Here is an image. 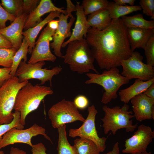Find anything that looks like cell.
<instances>
[{
  "mask_svg": "<svg viewBox=\"0 0 154 154\" xmlns=\"http://www.w3.org/2000/svg\"><path fill=\"white\" fill-rule=\"evenodd\" d=\"M133 114L139 121L152 119L154 120V99L149 98L143 93L131 100Z\"/></svg>",
  "mask_w": 154,
  "mask_h": 154,
  "instance_id": "cell-15",
  "label": "cell"
},
{
  "mask_svg": "<svg viewBox=\"0 0 154 154\" xmlns=\"http://www.w3.org/2000/svg\"><path fill=\"white\" fill-rule=\"evenodd\" d=\"M86 75L89 78L85 82L86 84H96L101 86L104 90L101 102L105 104L117 98V92L120 87L128 84L130 81L120 73L117 67L105 70L101 74L89 72Z\"/></svg>",
  "mask_w": 154,
  "mask_h": 154,
  "instance_id": "cell-4",
  "label": "cell"
},
{
  "mask_svg": "<svg viewBox=\"0 0 154 154\" xmlns=\"http://www.w3.org/2000/svg\"><path fill=\"white\" fill-rule=\"evenodd\" d=\"M67 45L66 54L62 58L71 71L83 74L92 70L99 74L94 66V57L85 38L71 41Z\"/></svg>",
  "mask_w": 154,
  "mask_h": 154,
  "instance_id": "cell-3",
  "label": "cell"
},
{
  "mask_svg": "<svg viewBox=\"0 0 154 154\" xmlns=\"http://www.w3.org/2000/svg\"><path fill=\"white\" fill-rule=\"evenodd\" d=\"M143 60L139 52H133L128 58L121 62V74L129 80L135 78L147 81L154 78V67L143 62Z\"/></svg>",
  "mask_w": 154,
  "mask_h": 154,
  "instance_id": "cell-9",
  "label": "cell"
},
{
  "mask_svg": "<svg viewBox=\"0 0 154 154\" xmlns=\"http://www.w3.org/2000/svg\"><path fill=\"white\" fill-rule=\"evenodd\" d=\"M143 93L148 97L154 99V83L150 86Z\"/></svg>",
  "mask_w": 154,
  "mask_h": 154,
  "instance_id": "cell-42",
  "label": "cell"
},
{
  "mask_svg": "<svg viewBox=\"0 0 154 154\" xmlns=\"http://www.w3.org/2000/svg\"><path fill=\"white\" fill-rule=\"evenodd\" d=\"M29 46L27 40L23 37L20 48L17 51L13 57L10 73L12 76H15L16 70L22 60L23 59L24 61L26 62L27 61V55L28 52Z\"/></svg>",
  "mask_w": 154,
  "mask_h": 154,
  "instance_id": "cell-27",
  "label": "cell"
},
{
  "mask_svg": "<svg viewBox=\"0 0 154 154\" xmlns=\"http://www.w3.org/2000/svg\"><path fill=\"white\" fill-rule=\"evenodd\" d=\"M128 38L132 52L137 48L144 49L146 44L154 35V29L127 28Z\"/></svg>",
  "mask_w": 154,
  "mask_h": 154,
  "instance_id": "cell-19",
  "label": "cell"
},
{
  "mask_svg": "<svg viewBox=\"0 0 154 154\" xmlns=\"http://www.w3.org/2000/svg\"><path fill=\"white\" fill-rule=\"evenodd\" d=\"M119 153V143L118 142H116L114 145L111 151L108 153L101 154H120Z\"/></svg>",
  "mask_w": 154,
  "mask_h": 154,
  "instance_id": "cell-43",
  "label": "cell"
},
{
  "mask_svg": "<svg viewBox=\"0 0 154 154\" xmlns=\"http://www.w3.org/2000/svg\"><path fill=\"white\" fill-rule=\"evenodd\" d=\"M78 108L83 110L86 108L89 105L88 99L85 96L80 95L76 97L73 102Z\"/></svg>",
  "mask_w": 154,
  "mask_h": 154,
  "instance_id": "cell-35",
  "label": "cell"
},
{
  "mask_svg": "<svg viewBox=\"0 0 154 154\" xmlns=\"http://www.w3.org/2000/svg\"><path fill=\"white\" fill-rule=\"evenodd\" d=\"M88 115L83 124L78 128L70 129L69 136L72 138L79 137L90 139L96 144L100 152H103L106 148V143L107 137H100L98 135L95 125L98 111L94 105L88 106Z\"/></svg>",
  "mask_w": 154,
  "mask_h": 154,
  "instance_id": "cell-10",
  "label": "cell"
},
{
  "mask_svg": "<svg viewBox=\"0 0 154 154\" xmlns=\"http://www.w3.org/2000/svg\"><path fill=\"white\" fill-rule=\"evenodd\" d=\"M60 13L57 11L50 12L49 15L41 22L35 27L25 31L22 35L27 40L29 45L28 52L31 53L35 44V40L41 30L46 24L54 20L56 17H59Z\"/></svg>",
  "mask_w": 154,
  "mask_h": 154,
  "instance_id": "cell-21",
  "label": "cell"
},
{
  "mask_svg": "<svg viewBox=\"0 0 154 154\" xmlns=\"http://www.w3.org/2000/svg\"><path fill=\"white\" fill-rule=\"evenodd\" d=\"M45 131V128L36 123L26 129L12 128L0 139V150L2 148L8 145L17 143L26 144L32 147L33 145L31 142L32 138L38 135H43L52 143L50 138L46 133Z\"/></svg>",
  "mask_w": 154,
  "mask_h": 154,
  "instance_id": "cell-11",
  "label": "cell"
},
{
  "mask_svg": "<svg viewBox=\"0 0 154 154\" xmlns=\"http://www.w3.org/2000/svg\"><path fill=\"white\" fill-rule=\"evenodd\" d=\"M134 154H152L151 152H147V151H146L143 152L137 153Z\"/></svg>",
  "mask_w": 154,
  "mask_h": 154,
  "instance_id": "cell-46",
  "label": "cell"
},
{
  "mask_svg": "<svg viewBox=\"0 0 154 154\" xmlns=\"http://www.w3.org/2000/svg\"><path fill=\"white\" fill-rule=\"evenodd\" d=\"M69 17L68 15L60 14L58 27L53 36V41L50 44L56 56L59 58H62L63 55L61 50L62 45L66 38L71 37V28L76 19L73 16L68 22Z\"/></svg>",
  "mask_w": 154,
  "mask_h": 154,
  "instance_id": "cell-14",
  "label": "cell"
},
{
  "mask_svg": "<svg viewBox=\"0 0 154 154\" xmlns=\"http://www.w3.org/2000/svg\"><path fill=\"white\" fill-rule=\"evenodd\" d=\"M48 115L54 128L76 121L83 122L85 120L74 102L64 99L53 105L49 109Z\"/></svg>",
  "mask_w": 154,
  "mask_h": 154,
  "instance_id": "cell-8",
  "label": "cell"
},
{
  "mask_svg": "<svg viewBox=\"0 0 154 154\" xmlns=\"http://www.w3.org/2000/svg\"><path fill=\"white\" fill-rule=\"evenodd\" d=\"M17 50L14 48H0V66L4 68H11L13 64V56Z\"/></svg>",
  "mask_w": 154,
  "mask_h": 154,
  "instance_id": "cell-30",
  "label": "cell"
},
{
  "mask_svg": "<svg viewBox=\"0 0 154 154\" xmlns=\"http://www.w3.org/2000/svg\"><path fill=\"white\" fill-rule=\"evenodd\" d=\"M66 2L67 7L66 10L67 12V15H68L69 17L71 18L73 17L71 13L72 12L76 11V6L74 5L70 0H66Z\"/></svg>",
  "mask_w": 154,
  "mask_h": 154,
  "instance_id": "cell-40",
  "label": "cell"
},
{
  "mask_svg": "<svg viewBox=\"0 0 154 154\" xmlns=\"http://www.w3.org/2000/svg\"><path fill=\"white\" fill-rule=\"evenodd\" d=\"M55 31L51 29L48 24L44 28L35 42L28 63L45 61L53 62L55 61L56 57L51 52L50 44L53 40L52 37Z\"/></svg>",
  "mask_w": 154,
  "mask_h": 154,
  "instance_id": "cell-13",
  "label": "cell"
},
{
  "mask_svg": "<svg viewBox=\"0 0 154 154\" xmlns=\"http://www.w3.org/2000/svg\"><path fill=\"white\" fill-rule=\"evenodd\" d=\"M112 20L107 9H102L91 14L88 15L87 19L89 27L99 31L108 27Z\"/></svg>",
  "mask_w": 154,
  "mask_h": 154,
  "instance_id": "cell-22",
  "label": "cell"
},
{
  "mask_svg": "<svg viewBox=\"0 0 154 154\" xmlns=\"http://www.w3.org/2000/svg\"><path fill=\"white\" fill-rule=\"evenodd\" d=\"M143 49L146 59V64L154 66V35L147 42Z\"/></svg>",
  "mask_w": 154,
  "mask_h": 154,
  "instance_id": "cell-32",
  "label": "cell"
},
{
  "mask_svg": "<svg viewBox=\"0 0 154 154\" xmlns=\"http://www.w3.org/2000/svg\"><path fill=\"white\" fill-rule=\"evenodd\" d=\"M55 11L65 15L67 14L66 10L63 9V8L56 7L51 0H41L38 6L29 15L23 29L25 31L35 27L42 20L41 17L45 14Z\"/></svg>",
  "mask_w": 154,
  "mask_h": 154,
  "instance_id": "cell-17",
  "label": "cell"
},
{
  "mask_svg": "<svg viewBox=\"0 0 154 154\" xmlns=\"http://www.w3.org/2000/svg\"><path fill=\"white\" fill-rule=\"evenodd\" d=\"M57 129L58 134L57 154H78L75 146L71 145L68 140L66 125H61Z\"/></svg>",
  "mask_w": 154,
  "mask_h": 154,
  "instance_id": "cell-25",
  "label": "cell"
},
{
  "mask_svg": "<svg viewBox=\"0 0 154 154\" xmlns=\"http://www.w3.org/2000/svg\"><path fill=\"white\" fill-rule=\"evenodd\" d=\"M76 19L72 35L69 39L62 44V47H65L70 42L86 38L88 30L90 28L88 25L86 16L79 2L76 1Z\"/></svg>",
  "mask_w": 154,
  "mask_h": 154,
  "instance_id": "cell-18",
  "label": "cell"
},
{
  "mask_svg": "<svg viewBox=\"0 0 154 154\" xmlns=\"http://www.w3.org/2000/svg\"><path fill=\"white\" fill-rule=\"evenodd\" d=\"M129 106L126 104L121 107L116 106L111 108L106 105L103 106L104 116L101 119L105 134L110 131L115 135L117 130L121 129H125L127 132L134 131L138 124H133L131 119L134 117L133 112L129 111Z\"/></svg>",
  "mask_w": 154,
  "mask_h": 154,
  "instance_id": "cell-5",
  "label": "cell"
},
{
  "mask_svg": "<svg viewBox=\"0 0 154 154\" xmlns=\"http://www.w3.org/2000/svg\"><path fill=\"white\" fill-rule=\"evenodd\" d=\"M11 72L10 68H0V86L11 76Z\"/></svg>",
  "mask_w": 154,
  "mask_h": 154,
  "instance_id": "cell-37",
  "label": "cell"
},
{
  "mask_svg": "<svg viewBox=\"0 0 154 154\" xmlns=\"http://www.w3.org/2000/svg\"><path fill=\"white\" fill-rule=\"evenodd\" d=\"M109 2L107 0H84L81 5L86 16L100 10L107 9Z\"/></svg>",
  "mask_w": 154,
  "mask_h": 154,
  "instance_id": "cell-28",
  "label": "cell"
},
{
  "mask_svg": "<svg viewBox=\"0 0 154 154\" xmlns=\"http://www.w3.org/2000/svg\"><path fill=\"white\" fill-rule=\"evenodd\" d=\"M121 18L127 28L154 29V20H146L144 19L142 14L141 13L132 16H124Z\"/></svg>",
  "mask_w": 154,
  "mask_h": 154,
  "instance_id": "cell-23",
  "label": "cell"
},
{
  "mask_svg": "<svg viewBox=\"0 0 154 154\" xmlns=\"http://www.w3.org/2000/svg\"><path fill=\"white\" fill-rule=\"evenodd\" d=\"M39 1L38 0H23V13L29 15L36 8Z\"/></svg>",
  "mask_w": 154,
  "mask_h": 154,
  "instance_id": "cell-36",
  "label": "cell"
},
{
  "mask_svg": "<svg viewBox=\"0 0 154 154\" xmlns=\"http://www.w3.org/2000/svg\"><path fill=\"white\" fill-rule=\"evenodd\" d=\"M114 2L117 5H125L126 4L130 6H133L135 1V0H114Z\"/></svg>",
  "mask_w": 154,
  "mask_h": 154,
  "instance_id": "cell-41",
  "label": "cell"
},
{
  "mask_svg": "<svg viewBox=\"0 0 154 154\" xmlns=\"http://www.w3.org/2000/svg\"><path fill=\"white\" fill-rule=\"evenodd\" d=\"M140 6L142 9L143 13L146 15L151 17L154 19V0H140Z\"/></svg>",
  "mask_w": 154,
  "mask_h": 154,
  "instance_id": "cell-33",
  "label": "cell"
},
{
  "mask_svg": "<svg viewBox=\"0 0 154 154\" xmlns=\"http://www.w3.org/2000/svg\"><path fill=\"white\" fill-rule=\"evenodd\" d=\"M45 64L44 61H40L34 63H27L24 61H21L15 74L20 83L31 79H35L40 81V85L49 81L51 86L52 79L54 76L56 75L62 71V68L56 66L52 69L48 70L42 68Z\"/></svg>",
  "mask_w": 154,
  "mask_h": 154,
  "instance_id": "cell-7",
  "label": "cell"
},
{
  "mask_svg": "<svg viewBox=\"0 0 154 154\" xmlns=\"http://www.w3.org/2000/svg\"><path fill=\"white\" fill-rule=\"evenodd\" d=\"M16 17L7 12L0 4V29L6 27L7 21H10L13 22Z\"/></svg>",
  "mask_w": 154,
  "mask_h": 154,
  "instance_id": "cell-34",
  "label": "cell"
},
{
  "mask_svg": "<svg viewBox=\"0 0 154 154\" xmlns=\"http://www.w3.org/2000/svg\"><path fill=\"white\" fill-rule=\"evenodd\" d=\"M20 83L16 76H11L0 87V125L11 123L13 118L12 112L18 91L28 82Z\"/></svg>",
  "mask_w": 154,
  "mask_h": 154,
  "instance_id": "cell-6",
  "label": "cell"
},
{
  "mask_svg": "<svg viewBox=\"0 0 154 154\" xmlns=\"http://www.w3.org/2000/svg\"><path fill=\"white\" fill-rule=\"evenodd\" d=\"M0 154H5V153L3 151L0 150Z\"/></svg>",
  "mask_w": 154,
  "mask_h": 154,
  "instance_id": "cell-47",
  "label": "cell"
},
{
  "mask_svg": "<svg viewBox=\"0 0 154 154\" xmlns=\"http://www.w3.org/2000/svg\"><path fill=\"white\" fill-rule=\"evenodd\" d=\"M29 15L23 13L16 17L9 26L0 29V33L11 44L13 48L17 51L23 41V30Z\"/></svg>",
  "mask_w": 154,
  "mask_h": 154,
  "instance_id": "cell-16",
  "label": "cell"
},
{
  "mask_svg": "<svg viewBox=\"0 0 154 154\" xmlns=\"http://www.w3.org/2000/svg\"><path fill=\"white\" fill-rule=\"evenodd\" d=\"M154 138V131L151 127L141 124L133 135L124 141L122 153L134 154L147 151L149 145Z\"/></svg>",
  "mask_w": 154,
  "mask_h": 154,
  "instance_id": "cell-12",
  "label": "cell"
},
{
  "mask_svg": "<svg viewBox=\"0 0 154 154\" xmlns=\"http://www.w3.org/2000/svg\"><path fill=\"white\" fill-rule=\"evenodd\" d=\"M13 118L12 121L9 123L0 125V139L8 131L13 128L19 129H23L24 125H22L20 122V114L15 111L13 114Z\"/></svg>",
  "mask_w": 154,
  "mask_h": 154,
  "instance_id": "cell-31",
  "label": "cell"
},
{
  "mask_svg": "<svg viewBox=\"0 0 154 154\" xmlns=\"http://www.w3.org/2000/svg\"><path fill=\"white\" fill-rule=\"evenodd\" d=\"M153 83H154V78L147 81L135 79L132 85L119 91L118 94L121 101L125 104H127L131 99L143 93Z\"/></svg>",
  "mask_w": 154,
  "mask_h": 154,
  "instance_id": "cell-20",
  "label": "cell"
},
{
  "mask_svg": "<svg viewBox=\"0 0 154 154\" xmlns=\"http://www.w3.org/2000/svg\"><path fill=\"white\" fill-rule=\"evenodd\" d=\"M112 19H117L133 12L141 10L139 5H121L113 2H109L107 8Z\"/></svg>",
  "mask_w": 154,
  "mask_h": 154,
  "instance_id": "cell-24",
  "label": "cell"
},
{
  "mask_svg": "<svg viewBox=\"0 0 154 154\" xmlns=\"http://www.w3.org/2000/svg\"><path fill=\"white\" fill-rule=\"evenodd\" d=\"M101 69L121 66V62L131 55L127 27L121 18L113 19L106 28L99 31L90 27L85 38Z\"/></svg>",
  "mask_w": 154,
  "mask_h": 154,
  "instance_id": "cell-1",
  "label": "cell"
},
{
  "mask_svg": "<svg viewBox=\"0 0 154 154\" xmlns=\"http://www.w3.org/2000/svg\"><path fill=\"white\" fill-rule=\"evenodd\" d=\"M13 48L11 44L0 33V48Z\"/></svg>",
  "mask_w": 154,
  "mask_h": 154,
  "instance_id": "cell-39",
  "label": "cell"
},
{
  "mask_svg": "<svg viewBox=\"0 0 154 154\" xmlns=\"http://www.w3.org/2000/svg\"><path fill=\"white\" fill-rule=\"evenodd\" d=\"M58 20H53L49 22L48 24L49 27L52 29L56 30L58 25Z\"/></svg>",
  "mask_w": 154,
  "mask_h": 154,
  "instance_id": "cell-45",
  "label": "cell"
},
{
  "mask_svg": "<svg viewBox=\"0 0 154 154\" xmlns=\"http://www.w3.org/2000/svg\"><path fill=\"white\" fill-rule=\"evenodd\" d=\"M54 93L50 87L28 82L18 92L13 109L20 114V122L24 125L27 116L36 110L47 96Z\"/></svg>",
  "mask_w": 154,
  "mask_h": 154,
  "instance_id": "cell-2",
  "label": "cell"
},
{
  "mask_svg": "<svg viewBox=\"0 0 154 154\" xmlns=\"http://www.w3.org/2000/svg\"><path fill=\"white\" fill-rule=\"evenodd\" d=\"M10 154H27L25 151L17 147H11Z\"/></svg>",
  "mask_w": 154,
  "mask_h": 154,
  "instance_id": "cell-44",
  "label": "cell"
},
{
  "mask_svg": "<svg viewBox=\"0 0 154 154\" xmlns=\"http://www.w3.org/2000/svg\"><path fill=\"white\" fill-rule=\"evenodd\" d=\"M31 147L32 154H47L46 153V149L42 143L33 145Z\"/></svg>",
  "mask_w": 154,
  "mask_h": 154,
  "instance_id": "cell-38",
  "label": "cell"
},
{
  "mask_svg": "<svg viewBox=\"0 0 154 154\" xmlns=\"http://www.w3.org/2000/svg\"></svg>",
  "mask_w": 154,
  "mask_h": 154,
  "instance_id": "cell-48",
  "label": "cell"
},
{
  "mask_svg": "<svg viewBox=\"0 0 154 154\" xmlns=\"http://www.w3.org/2000/svg\"><path fill=\"white\" fill-rule=\"evenodd\" d=\"M74 145L78 154H100V152L96 144L85 138H77L74 141Z\"/></svg>",
  "mask_w": 154,
  "mask_h": 154,
  "instance_id": "cell-26",
  "label": "cell"
},
{
  "mask_svg": "<svg viewBox=\"0 0 154 154\" xmlns=\"http://www.w3.org/2000/svg\"><path fill=\"white\" fill-rule=\"evenodd\" d=\"M1 5L9 13L16 17L23 14V1L21 0H1Z\"/></svg>",
  "mask_w": 154,
  "mask_h": 154,
  "instance_id": "cell-29",
  "label": "cell"
}]
</instances>
